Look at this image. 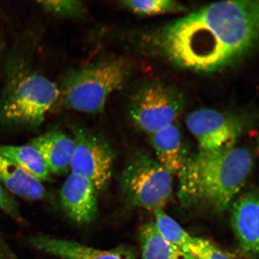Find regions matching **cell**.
Returning <instances> with one entry per match:
<instances>
[{
	"label": "cell",
	"instance_id": "1",
	"mask_svg": "<svg viewBox=\"0 0 259 259\" xmlns=\"http://www.w3.org/2000/svg\"><path fill=\"white\" fill-rule=\"evenodd\" d=\"M258 11V1L212 3L165 27L160 47L183 69L206 73L221 70L254 46Z\"/></svg>",
	"mask_w": 259,
	"mask_h": 259
},
{
	"label": "cell",
	"instance_id": "2",
	"mask_svg": "<svg viewBox=\"0 0 259 259\" xmlns=\"http://www.w3.org/2000/svg\"><path fill=\"white\" fill-rule=\"evenodd\" d=\"M252 166L251 152L244 147L199 151L186 158L178 173L180 201L187 206L225 212L245 185Z\"/></svg>",
	"mask_w": 259,
	"mask_h": 259
},
{
	"label": "cell",
	"instance_id": "3",
	"mask_svg": "<svg viewBox=\"0 0 259 259\" xmlns=\"http://www.w3.org/2000/svg\"><path fill=\"white\" fill-rule=\"evenodd\" d=\"M130 72L124 58L109 56L70 71L59 88L65 108L89 114L104 111L107 102L122 88Z\"/></svg>",
	"mask_w": 259,
	"mask_h": 259
},
{
	"label": "cell",
	"instance_id": "4",
	"mask_svg": "<svg viewBox=\"0 0 259 259\" xmlns=\"http://www.w3.org/2000/svg\"><path fill=\"white\" fill-rule=\"evenodd\" d=\"M60 99L59 87L32 69L18 66L10 75L0 99V121L29 128L39 127Z\"/></svg>",
	"mask_w": 259,
	"mask_h": 259
},
{
	"label": "cell",
	"instance_id": "5",
	"mask_svg": "<svg viewBox=\"0 0 259 259\" xmlns=\"http://www.w3.org/2000/svg\"><path fill=\"white\" fill-rule=\"evenodd\" d=\"M120 187L132 206L152 210L163 209L171 196L173 174L145 153L135 154L123 170Z\"/></svg>",
	"mask_w": 259,
	"mask_h": 259
},
{
	"label": "cell",
	"instance_id": "6",
	"mask_svg": "<svg viewBox=\"0 0 259 259\" xmlns=\"http://www.w3.org/2000/svg\"><path fill=\"white\" fill-rule=\"evenodd\" d=\"M183 106V97L176 90L161 83H151L133 97L130 118L139 130L150 135L174 124Z\"/></svg>",
	"mask_w": 259,
	"mask_h": 259
},
{
	"label": "cell",
	"instance_id": "7",
	"mask_svg": "<svg viewBox=\"0 0 259 259\" xmlns=\"http://www.w3.org/2000/svg\"><path fill=\"white\" fill-rule=\"evenodd\" d=\"M72 131L74 150L71 172L88 178L97 191L104 190L112 177L114 151L104 139L89 130L72 125Z\"/></svg>",
	"mask_w": 259,
	"mask_h": 259
},
{
	"label": "cell",
	"instance_id": "8",
	"mask_svg": "<svg viewBox=\"0 0 259 259\" xmlns=\"http://www.w3.org/2000/svg\"><path fill=\"white\" fill-rule=\"evenodd\" d=\"M186 123L202 151L218 152L235 147L242 132L238 119L212 109L190 113Z\"/></svg>",
	"mask_w": 259,
	"mask_h": 259
},
{
	"label": "cell",
	"instance_id": "9",
	"mask_svg": "<svg viewBox=\"0 0 259 259\" xmlns=\"http://www.w3.org/2000/svg\"><path fill=\"white\" fill-rule=\"evenodd\" d=\"M97 192L95 184L88 178L71 172L60 192L64 212L77 224L93 222L98 213Z\"/></svg>",
	"mask_w": 259,
	"mask_h": 259
},
{
	"label": "cell",
	"instance_id": "10",
	"mask_svg": "<svg viewBox=\"0 0 259 259\" xmlns=\"http://www.w3.org/2000/svg\"><path fill=\"white\" fill-rule=\"evenodd\" d=\"M35 250L62 259H136L134 250L125 245L101 250L69 239L53 236L34 235L28 239Z\"/></svg>",
	"mask_w": 259,
	"mask_h": 259
},
{
	"label": "cell",
	"instance_id": "11",
	"mask_svg": "<svg viewBox=\"0 0 259 259\" xmlns=\"http://www.w3.org/2000/svg\"><path fill=\"white\" fill-rule=\"evenodd\" d=\"M233 230L239 247L247 256L257 257L259 246V206L257 191L243 194L233 204Z\"/></svg>",
	"mask_w": 259,
	"mask_h": 259
},
{
	"label": "cell",
	"instance_id": "12",
	"mask_svg": "<svg viewBox=\"0 0 259 259\" xmlns=\"http://www.w3.org/2000/svg\"><path fill=\"white\" fill-rule=\"evenodd\" d=\"M29 144L39 151L50 174L61 175L70 170L74 150L73 138L59 130H52Z\"/></svg>",
	"mask_w": 259,
	"mask_h": 259
},
{
	"label": "cell",
	"instance_id": "13",
	"mask_svg": "<svg viewBox=\"0 0 259 259\" xmlns=\"http://www.w3.org/2000/svg\"><path fill=\"white\" fill-rule=\"evenodd\" d=\"M149 137L158 163L171 174L179 173L186 157L183 151L182 137L178 126L170 124Z\"/></svg>",
	"mask_w": 259,
	"mask_h": 259
},
{
	"label": "cell",
	"instance_id": "14",
	"mask_svg": "<svg viewBox=\"0 0 259 259\" xmlns=\"http://www.w3.org/2000/svg\"><path fill=\"white\" fill-rule=\"evenodd\" d=\"M0 183L15 195L30 200H40L47 191L42 182L8 158L0 154Z\"/></svg>",
	"mask_w": 259,
	"mask_h": 259
},
{
	"label": "cell",
	"instance_id": "15",
	"mask_svg": "<svg viewBox=\"0 0 259 259\" xmlns=\"http://www.w3.org/2000/svg\"><path fill=\"white\" fill-rule=\"evenodd\" d=\"M142 259H194L182 249L167 241L157 231L154 223L142 227L139 232Z\"/></svg>",
	"mask_w": 259,
	"mask_h": 259
},
{
	"label": "cell",
	"instance_id": "16",
	"mask_svg": "<svg viewBox=\"0 0 259 259\" xmlns=\"http://www.w3.org/2000/svg\"><path fill=\"white\" fill-rule=\"evenodd\" d=\"M0 154L14 162L26 172L41 182L49 180L51 174L39 151L30 144L0 145Z\"/></svg>",
	"mask_w": 259,
	"mask_h": 259
},
{
	"label": "cell",
	"instance_id": "17",
	"mask_svg": "<svg viewBox=\"0 0 259 259\" xmlns=\"http://www.w3.org/2000/svg\"><path fill=\"white\" fill-rule=\"evenodd\" d=\"M155 228L164 239L177 247L184 250L193 240V236L187 232L176 220L164 211L158 209L153 211Z\"/></svg>",
	"mask_w": 259,
	"mask_h": 259
},
{
	"label": "cell",
	"instance_id": "18",
	"mask_svg": "<svg viewBox=\"0 0 259 259\" xmlns=\"http://www.w3.org/2000/svg\"><path fill=\"white\" fill-rule=\"evenodd\" d=\"M119 3L134 14L143 16L165 14L181 9L180 5L172 0H125Z\"/></svg>",
	"mask_w": 259,
	"mask_h": 259
},
{
	"label": "cell",
	"instance_id": "19",
	"mask_svg": "<svg viewBox=\"0 0 259 259\" xmlns=\"http://www.w3.org/2000/svg\"><path fill=\"white\" fill-rule=\"evenodd\" d=\"M37 3L44 11L57 17L78 18L85 14V5L76 0H48Z\"/></svg>",
	"mask_w": 259,
	"mask_h": 259
},
{
	"label": "cell",
	"instance_id": "20",
	"mask_svg": "<svg viewBox=\"0 0 259 259\" xmlns=\"http://www.w3.org/2000/svg\"><path fill=\"white\" fill-rule=\"evenodd\" d=\"M184 251L194 259H233L208 239L202 238L194 237L192 242Z\"/></svg>",
	"mask_w": 259,
	"mask_h": 259
},
{
	"label": "cell",
	"instance_id": "21",
	"mask_svg": "<svg viewBox=\"0 0 259 259\" xmlns=\"http://www.w3.org/2000/svg\"><path fill=\"white\" fill-rule=\"evenodd\" d=\"M0 209L18 221H21V216L17 203L10 196L4 187L0 183Z\"/></svg>",
	"mask_w": 259,
	"mask_h": 259
}]
</instances>
